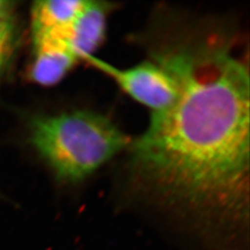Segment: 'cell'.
I'll list each match as a JSON object with an SVG mask.
<instances>
[{
	"mask_svg": "<svg viewBox=\"0 0 250 250\" xmlns=\"http://www.w3.org/2000/svg\"><path fill=\"white\" fill-rule=\"evenodd\" d=\"M29 140L65 183L87 178L131 145L108 118L88 109L34 117Z\"/></svg>",
	"mask_w": 250,
	"mask_h": 250,
	"instance_id": "2",
	"label": "cell"
},
{
	"mask_svg": "<svg viewBox=\"0 0 250 250\" xmlns=\"http://www.w3.org/2000/svg\"><path fill=\"white\" fill-rule=\"evenodd\" d=\"M14 46L13 24L0 26V72L5 68L11 57Z\"/></svg>",
	"mask_w": 250,
	"mask_h": 250,
	"instance_id": "7",
	"label": "cell"
},
{
	"mask_svg": "<svg viewBox=\"0 0 250 250\" xmlns=\"http://www.w3.org/2000/svg\"><path fill=\"white\" fill-rule=\"evenodd\" d=\"M92 67L107 74L138 103L159 112L172 104L177 95V84L170 72L151 59L126 69H119L95 55L83 58Z\"/></svg>",
	"mask_w": 250,
	"mask_h": 250,
	"instance_id": "3",
	"label": "cell"
},
{
	"mask_svg": "<svg viewBox=\"0 0 250 250\" xmlns=\"http://www.w3.org/2000/svg\"><path fill=\"white\" fill-rule=\"evenodd\" d=\"M14 3L0 0V26L13 24Z\"/></svg>",
	"mask_w": 250,
	"mask_h": 250,
	"instance_id": "8",
	"label": "cell"
},
{
	"mask_svg": "<svg viewBox=\"0 0 250 250\" xmlns=\"http://www.w3.org/2000/svg\"><path fill=\"white\" fill-rule=\"evenodd\" d=\"M33 45L34 58L29 69V77L37 84H57L79 62L70 45L59 38L35 36Z\"/></svg>",
	"mask_w": 250,
	"mask_h": 250,
	"instance_id": "4",
	"label": "cell"
},
{
	"mask_svg": "<svg viewBox=\"0 0 250 250\" xmlns=\"http://www.w3.org/2000/svg\"><path fill=\"white\" fill-rule=\"evenodd\" d=\"M84 0L36 1L31 9L33 36H52L66 40Z\"/></svg>",
	"mask_w": 250,
	"mask_h": 250,
	"instance_id": "6",
	"label": "cell"
},
{
	"mask_svg": "<svg viewBox=\"0 0 250 250\" xmlns=\"http://www.w3.org/2000/svg\"><path fill=\"white\" fill-rule=\"evenodd\" d=\"M147 44L177 95L129 147L135 186L184 212L242 223L249 213L250 69L228 24L172 20Z\"/></svg>",
	"mask_w": 250,
	"mask_h": 250,
	"instance_id": "1",
	"label": "cell"
},
{
	"mask_svg": "<svg viewBox=\"0 0 250 250\" xmlns=\"http://www.w3.org/2000/svg\"><path fill=\"white\" fill-rule=\"evenodd\" d=\"M112 6L108 2L85 1L69 32L68 42L79 61L94 55L102 45L107 31V15Z\"/></svg>",
	"mask_w": 250,
	"mask_h": 250,
	"instance_id": "5",
	"label": "cell"
}]
</instances>
